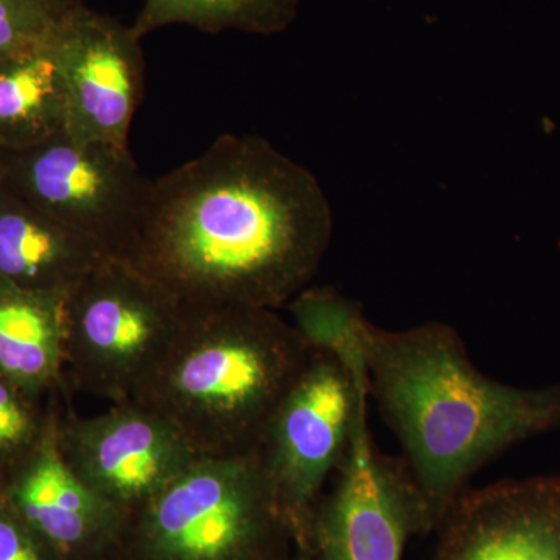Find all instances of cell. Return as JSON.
<instances>
[{
    "instance_id": "d6986e66",
    "label": "cell",
    "mask_w": 560,
    "mask_h": 560,
    "mask_svg": "<svg viewBox=\"0 0 560 560\" xmlns=\"http://www.w3.org/2000/svg\"><path fill=\"white\" fill-rule=\"evenodd\" d=\"M62 556L0 499V560H61Z\"/></svg>"
},
{
    "instance_id": "8fae6325",
    "label": "cell",
    "mask_w": 560,
    "mask_h": 560,
    "mask_svg": "<svg viewBox=\"0 0 560 560\" xmlns=\"http://www.w3.org/2000/svg\"><path fill=\"white\" fill-rule=\"evenodd\" d=\"M434 560H560V474L464 489Z\"/></svg>"
},
{
    "instance_id": "5b68a950",
    "label": "cell",
    "mask_w": 560,
    "mask_h": 560,
    "mask_svg": "<svg viewBox=\"0 0 560 560\" xmlns=\"http://www.w3.org/2000/svg\"><path fill=\"white\" fill-rule=\"evenodd\" d=\"M184 305L120 257H105L65 298V368L84 393L130 401L156 370Z\"/></svg>"
},
{
    "instance_id": "52a82bcc",
    "label": "cell",
    "mask_w": 560,
    "mask_h": 560,
    "mask_svg": "<svg viewBox=\"0 0 560 560\" xmlns=\"http://www.w3.org/2000/svg\"><path fill=\"white\" fill-rule=\"evenodd\" d=\"M154 180L130 149L60 135L27 150H0V186L127 259L142 230Z\"/></svg>"
},
{
    "instance_id": "6da1fadb",
    "label": "cell",
    "mask_w": 560,
    "mask_h": 560,
    "mask_svg": "<svg viewBox=\"0 0 560 560\" xmlns=\"http://www.w3.org/2000/svg\"><path fill=\"white\" fill-rule=\"evenodd\" d=\"M334 234L311 171L257 136L221 135L154 180L128 261L184 307L279 311L311 285Z\"/></svg>"
},
{
    "instance_id": "2e32d148",
    "label": "cell",
    "mask_w": 560,
    "mask_h": 560,
    "mask_svg": "<svg viewBox=\"0 0 560 560\" xmlns=\"http://www.w3.org/2000/svg\"><path fill=\"white\" fill-rule=\"evenodd\" d=\"M300 5L301 0H143L130 27L139 39L171 25L272 36L293 24Z\"/></svg>"
},
{
    "instance_id": "4fadbf2b",
    "label": "cell",
    "mask_w": 560,
    "mask_h": 560,
    "mask_svg": "<svg viewBox=\"0 0 560 560\" xmlns=\"http://www.w3.org/2000/svg\"><path fill=\"white\" fill-rule=\"evenodd\" d=\"M108 256L0 186V282L66 298Z\"/></svg>"
},
{
    "instance_id": "8992f818",
    "label": "cell",
    "mask_w": 560,
    "mask_h": 560,
    "mask_svg": "<svg viewBox=\"0 0 560 560\" xmlns=\"http://www.w3.org/2000/svg\"><path fill=\"white\" fill-rule=\"evenodd\" d=\"M136 514L145 560H261L290 528L256 453L195 459Z\"/></svg>"
},
{
    "instance_id": "9a60e30c",
    "label": "cell",
    "mask_w": 560,
    "mask_h": 560,
    "mask_svg": "<svg viewBox=\"0 0 560 560\" xmlns=\"http://www.w3.org/2000/svg\"><path fill=\"white\" fill-rule=\"evenodd\" d=\"M55 39L0 60V150L32 149L66 131Z\"/></svg>"
},
{
    "instance_id": "e0dca14e",
    "label": "cell",
    "mask_w": 560,
    "mask_h": 560,
    "mask_svg": "<svg viewBox=\"0 0 560 560\" xmlns=\"http://www.w3.org/2000/svg\"><path fill=\"white\" fill-rule=\"evenodd\" d=\"M84 0H0V60L46 46Z\"/></svg>"
},
{
    "instance_id": "3957f363",
    "label": "cell",
    "mask_w": 560,
    "mask_h": 560,
    "mask_svg": "<svg viewBox=\"0 0 560 560\" xmlns=\"http://www.w3.org/2000/svg\"><path fill=\"white\" fill-rule=\"evenodd\" d=\"M311 350L278 311L184 307L175 340L131 401L171 420L200 458L254 455Z\"/></svg>"
},
{
    "instance_id": "30bf717a",
    "label": "cell",
    "mask_w": 560,
    "mask_h": 560,
    "mask_svg": "<svg viewBox=\"0 0 560 560\" xmlns=\"http://www.w3.org/2000/svg\"><path fill=\"white\" fill-rule=\"evenodd\" d=\"M130 25L84 5L55 39L66 98V132L128 147L143 92V54Z\"/></svg>"
},
{
    "instance_id": "ba28073f",
    "label": "cell",
    "mask_w": 560,
    "mask_h": 560,
    "mask_svg": "<svg viewBox=\"0 0 560 560\" xmlns=\"http://www.w3.org/2000/svg\"><path fill=\"white\" fill-rule=\"evenodd\" d=\"M370 389L360 397L348 448L301 534L312 560H401L412 534L434 528L405 458L375 447Z\"/></svg>"
},
{
    "instance_id": "7a4b0ae2",
    "label": "cell",
    "mask_w": 560,
    "mask_h": 560,
    "mask_svg": "<svg viewBox=\"0 0 560 560\" xmlns=\"http://www.w3.org/2000/svg\"><path fill=\"white\" fill-rule=\"evenodd\" d=\"M355 340L370 397L404 445L433 526L490 459L560 430V383L525 389L492 381L448 324L383 330L363 313Z\"/></svg>"
},
{
    "instance_id": "ac0fdd59",
    "label": "cell",
    "mask_w": 560,
    "mask_h": 560,
    "mask_svg": "<svg viewBox=\"0 0 560 560\" xmlns=\"http://www.w3.org/2000/svg\"><path fill=\"white\" fill-rule=\"evenodd\" d=\"M36 399L0 374V471L24 458L38 444L51 415H43Z\"/></svg>"
},
{
    "instance_id": "5bb4252c",
    "label": "cell",
    "mask_w": 560,
    "mask_h": 560,
    "mask_svg": "<svg viewBox=\"0 0 560 560\" xmlns=\"http://www.w3.org/2000/svg\"><path fill=\"white\" fill-rule=\"evenodd\" d=\"M65 370V296L0 282V374L38 399Z\"/></svg>"
},
{
    "instance_id": "9c48e42d",
    "label": "cell",
    "mask_w": 560,
    "mask_h": 560,
    "mask_svg": "<svg viewBox=\"0 0 560 560\" xmlns=\"http://www.w3.org/2000/svg\"><path fill=\"white\" fill-rule=\"evenodd\" d=\"M60 447L70 469L127 517L200 458L171 420L131 400L61 419Z\"/></svg>"
},
{
    "instance_id": "7c38bea8",
    "label": "cell",
    "mask_w": 560,
    "mask_h": 560,
    "mask_svg": "<svg viewBox=\"0 0 560 560\" xmlns=\"http://www.w3.org/2000/svg\"><path fill=\"white\" fill-rule=\"evenodd\" d=\"M60 420L51 415L38 444L0 471V499L66 558L106 547L127 515L70 469L60 447Z\"/></svg>"
},
{
    "instance_id": "277c9868",
    "label": "cell",
    "mask_w": 560,
    "mask_h": 560,
    "mask_svg": "<svg viewBox=\"0 0 560 560\" xmlns=\"http://www.w3.org/2000/svg\"><path fill=\"white\" fill-rule=\"evenodd\" d=\"M361 305L320 335L272 412L256 456L290 528L301 537L308 515L348 448L366 368L355 340Z\"/></svg>"
}]
</instances>
